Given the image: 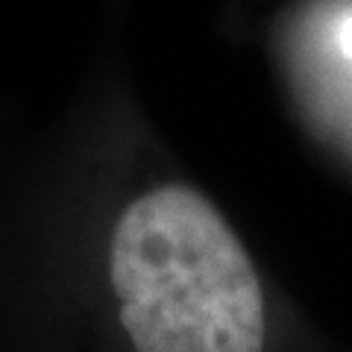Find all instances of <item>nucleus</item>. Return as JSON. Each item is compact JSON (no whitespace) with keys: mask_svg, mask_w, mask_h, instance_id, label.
Returning a JSON list of instances; mask_svg holds the SVG:
<instances>
[{"mask_svg":"<svg viewBox=\"0 0 352 352\" xmlns=\"http://www.w3.org/2000/svg\"><path fill=\"white\" fill-rule=\"evenodd\" d=\"M112 285L135 352H261L264 296L244 244L182 185L132 203L112 235Z\"/></svg>","mask_w":352,"mask_h":352,"instance_id":"obj_1","label":"nucleus"},{"mask_svg":"<svg viewBox=\"0 0 352 352\" xmlns=\"http://www.w3.org/2000/svg\"><path fill=\"white\" fill-rule=\"evenodd\" d=\"M340 50H344L346 53V56L352 59V18H346L344 21V27H340Z\"/></svg>","mask_w":352,"mask_h":352,"instance_id":"obj_2","label":"nucleus"}]
</instances>
